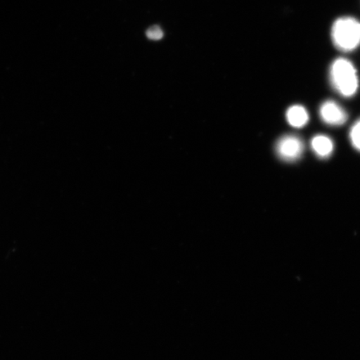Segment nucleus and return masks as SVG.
<instances>
[{
	"mask_svg": "<svg viewBox=\"0 0 360 360\" xmlns=\"http://www.w3.org/2000/svg\"><path fill=\"white\" fill-rule=\"evenodd\" d=\"M331 40L341 52L350 53L360 46V21L352 16L337 19L331 27Z\"/></svg>",
	"mask_w": 360,
	"mask_h": 360,
	"instance_id": "2",
	"label": "nucleus"
},
{
	"mask_svg": "<svg viewBox=\"0 0 360 360\" xmlns=\"http://www.w3.org/2000/svg\"><path fill=\"white\" fill-rule=\"evenodd\" d=\"M312 150L319 159L326 160L330 158L335 150L334 142L325 134H318L310 142Z\"/></svg>",
	"mask_w": 360,
	"mask_h": 360,
	"instance_id": "5",
	"label": "nucleus"
},
{
	"mask_svg": "<svg viewBox=\"0 0 360 360\" xmlns=\"http://www.w3.org/2000/svg\"><path fill=\"white\" fill-rule=\"evenodd\" d=\"M328 79L332 88L342 97L352 98L358 92V72L348 58L340 57L332 62L328 70Z\"/></svg>",
	"mask_w": 360,
	"mask_h": 360,
	"instance_id": "1",
	"label": "nucleus"
},
{
	"mask_svg": "<svg viewBox=\"0 0 360 360\" xmlns=\"http://www.w3.org/2000/svg\"><path fill=\"white\" fill-rule=\"evenodd\" d=\"M147 37L152 40H160L163 38L164 32L159 26H153L146 32Z\"/></svg>",
	"mask_w": 360,
	"mask_h": 360,
	"instance_id": "8",
	"label": "nucleus"
},
{
	"mask_svg": "<svg viewBox=\"0 0 360 360\" xmlns=\"http://www.w3.org/2000/svg\"><path fill=\"white\" fill-rule=\"evenodd\" d=\"M319 116L323 123L330 126H341L348 120L347 112L335 101H326L319 108Z\"/></svg>",
	"mask_w": 360,
	"mask_h": 360,
	"instance_id": "4",
	"label": "nucleus"
},
{
	"mask_svg": "<svg viewBox=\"0 0 360 360\" xmlns=\"http://www.w3.org/2000/svg\"><path fill=\"white\" fill-rule=\"evenodd\" d=\"M349 139L355 150L360 152V120H357L351 127Z\"/></svg>",
	"mask_w": 360,
	"mask_h": 360,
	"instance_id": "7",
	"label": "nucleus"
},
{
	"mask_svg": "<svg viewBox=\"0 0 360 360\" xmlns=\"http://www.w3.org/2000/svg\"><path fill=\"white\" fill-rule=\"evenodd\" d=\"M286 119L292 127L300 129L308 124L309 115L307 110L302 105H295L288 109Z\"/></svg>",
	"mask_w": 360,
	"mask_h": 360,
	"instance_id": "6",
	"label": "nucleus"
},
{
	"mask_svg": "<svg viewBox=\"0 0 360 360\" xmlns=\"http://www.w3.org/2000/svg\"><path fill=\"white\" fill-rule=\"evenodd\" d=\"M276 152L278 158L286 162L299 160L304 155V143L299 136L287 134L276 143Z\"/></svg>",
	"mask_w": 360,
	"mask_h": 360,
	"instance_id": "3",
	"label": "nucleus"
}]
</instances>
